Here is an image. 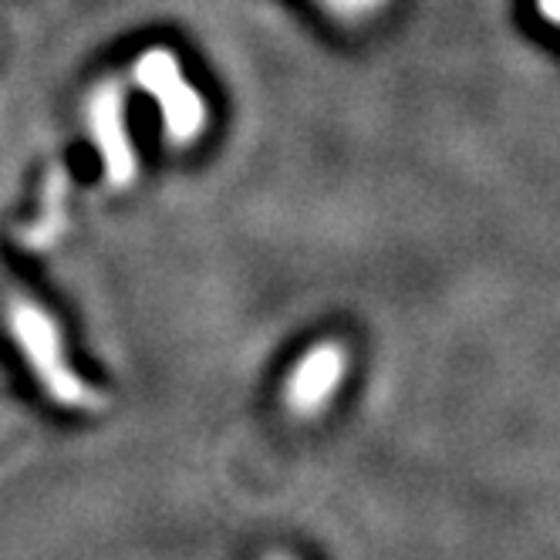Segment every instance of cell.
I'll list each match as a JSON object with an SVG mask.
<instances>
[{
	"mask_svg": "<svg viewBox=\"0 0 560 560\" xmlns=\"http://www.w3.org/2000/svg\"><path fill=\"white\" fill-rule=\"evenodd\" d=\"M4 317H8L11 338L18 341V348L24 354V362L31 365L37 385L51 395V402H58L61 409H78V412L105 409L102 395L92 392L65 362V345H61L58 325L42 307L31 301H11Z\"/></svg>",
	"mask_w": 560,
	"mask_h": 560,
	"instance_id": "obj_1",
	"label": "cell"
},
{
	"mask_svg": "<svg viewBox=\"0 0 560 560\" xmlns=\"http://www.w3.org/2000/svg\"><path fill=\"white\" fill-rule=\"evenodd\" d=\"M348 372V351L338 341H322L317 348H311L301 362L294 365L284 398L288 409L301 419H311L317 412H325L331 395L341 388Z\"/></svg>",
	"mask_w": 560,
	"mask_h": 560,
	"instance_id": "obj_2",
	"label": "cell"
},
{
	"mask_svg": "<svg viewBox=\"0 0 560 560\" xmlns=\"http://www.w3.org/2000/svg\"><path fill=\"white\" fill-rule=\"evenodd\" d=\"M270 560H288V557H270Z\"/></svg>",
	"mask_w": 560,
	"mask_h": 560,
	"instance_id": "obj_3",
	"label": "cell"
}]
</instances>
